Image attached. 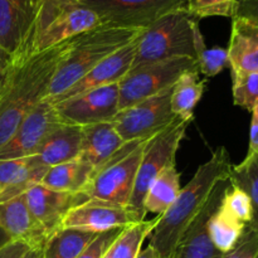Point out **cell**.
<instances>
[{"label":"cell","instance_id":"16","mask_svg":"<svg viewBox=\"0 0 258 258\" xmlns=\"http://www.w3.org/2000/svg\"><path fill=\"white\" fill-rule=\"evenodd\" d=\"M29 211L47 232L48 237L60 228L67 214L88 198L83 193L53 190L42 184L33 185L24 193Z\"/></svg>","mask_w":258,"mask_h":258},{"label":"cell","instance_id":"23","mask_svg":"<svg viewBox=\"0 0 258 258\" xmlns=\"http://www.w3.org/2000/svg\"><path fill=\"white\" fill-rule=\"evenodd\" d=\"M92 166L81 160H72L48 169L40 184L53 190L82 193L93 178Z\"/></svg>","mask_w":258,"mask_h":258},{"label":"cell","instance_id":"20","mask_svg":"<svg viewBox=\"0 0 258 258\" xmlns=\"http://www.w3.org/2000/svg\"><path fill=\"white\" fill-rule=\"evenodd\" d=\"M48 169L37 156L0 160V203L23 196L40 184Z\"/></svg>","mask_w":258,"mask_h":258},{"label":"cell","instance_id":"7","mask_svg":"<svg viewBox=\"0 0 258 258\" xmlns=\"http://www.w3.org/2000/svg\"><path fill=\"white\" fill-rule=\"evenodd\" d=\"M190 70H198L193 58H174L130 70L118 83V110L169 90L184 72Z\"/></svg>","mask_w":258,"mask_h":258},{"label":"cell","instance_id":"35","mask_svg":"<svg viewBox=\"0 0 258 258\" xmlns=\"http://www.w3.org/2000/svg\"><path fill=\"white\" fill-rule=\"evenodd\" d=\"M32 247L20 241H13L0 248V258H22Z\"/></svg>","mask_w":258,"mask_h":258},{"label":"cell","instance_id":"15","mask_svg":"<svg viewBox=\"0 0 258 258\" xmlns=\"http://www.w3.org/2000/svg\"><path fill=\"white\" fill-rule=\"evenodd\" d=\"M229 180H223L214 188L207 203L199 212L194 221L189 224L185 233L179 241L178 246L169 258H223L214 247L208 232V221L212 214L221 206L222 198L228 188Z\"/></svg>","mask_w":258,"mask_h":258},{"label":"cell","instance_id":"41","mask_svg":"<svg viewBox=\"0 0 258 258\" xmlns=\"http://www.w3.org/2000/svg\"><path fill=\"white\" fill-rule=\"evenodd\" d=\"M10 242H13L12 237H10L9 234H8L4 229H3V227L0 226V248H3L4 246H7V244L10 243Z\"/></svg>","mask_w":258,"mask_h":258},{"label":"cell","instance_id":"33","mask_svg":"<svg viewBox=\"0 0 258 258\" xmlns=\"http://www.w3.org/2000/svg\"><path fill=\"white\" fill-rule=\"evenodd\" d=\"M197 66H198L199 73L204 75L207 78L219 75L224 68L229 67L227 48H207V45H203L198 50Z\"/></svg>","mask_w":258,"mask_h":258},{"label":"cell","instance_id":"27","mask_svg":"<svg viewBox=\"0 0 258 258\" xmlns=\"http://www.w3.org/2000/svg\"><path fill=\"white\" fill-rule=\"evenodd\" d=\"M246 228V224L229 216L224 209L221 208V206L208 221L209 237L214 247L223 254L229 253L236 248Z\"/></svg>","mask_w":258,"mask_h":258},{"label":"cell","instance_id":"2","mask_svg":"<svg viewBox=\"0 0 258 258\" xmlns=\"http://www.w3.org/2000/svg\"><path fill=\"white\" fill-rule=\"evenodd\" d=\"M231 156L224 146L216 149L211 158L197 169L191 180L181 188L173 206L159 216V222L151 233L150 244L161 258H169L194 221L212 191L223 180H229Z\"/></svg>","mask_w":258,"mask_h":258},{"label":"cell","instance_id":"36","mask_svg":"<svg viewBox=\"0 0 258 258\" xmlns=\"http://www.w3.org/2000/svg\"><path fill=\"white\" fill-rule=\"evenodd\" d=\"M234 17L249 18L258 22V0H238Z\"/></svg>","mask_w":258,"mask_h":258},{"label":"cell","instance_id":"28","mask_svg":"<svg viewBox=\"0 0 258 258\" xmlns=\"http://www.w3.org/2000/svg\"><path fill=\"white\" fill-rule=\"evenodd\" d=\"M229 184L243 190L252 202V221L247 228L258 232V150L246 155L238 165H233L229 175Z\"/></svg>","mask_w":258,"mask_h":258},{"label":"cell","instance_id":"3","mask_svg":"<svg viewBox=\"0 0 258 258\" xmlns=\"http://www.w3.org/2000/svg\"><path fill=\"white\" fill-rule=\"evenodd\" d=\"M143 29L101 24L72 38L54 73L47 100L58 97L91 70L139 37Z\"/></svg>","mask_w":258,"mask_h":258},{"label":"cell","instance_id":"40","mask_svg":"<svg viewBox=\"0 0 258 258\" xmlns=\"http://www.w3.org/2000/svg\"><path fill=\"white\" fill-rule=\"evenodd\" d=\"M43 247H32L22 258H43Z\"/></svg>","mask_w":258,"mask_h":258},{"label":"cell","instance_id":"29","mask_svg":"<svg viewBox=\"0 0 258 258\" xmlns=\"http://www.w3.org/2000/svg\"><path fill=\"white\" fill-rule=\"evenodd\" d=\"M159 222V216L151 221H143L126 227L111 247V258H136L144 241L153 233Z\"/></svg>","mask_w":258,"mask_h":258},{"label":"cell","instance_id":"13","mask_svg":"<svg viewBox=\"0 0 258 258\" xmlns=\"http://www.w3.org/2000/svg\"><path fill=\"white\" fill-rule=\"evenodd\" d=\"M140 222L128 207L90 198L67 214L60 228H77L98 234Z\"/></svg>","mask_w":258,"mask_h":258},{"label":"cell","instance_id":"38","mask_svg":"<svg viewBox=\"0 0 258 258\" xmlns=\"http://www.w3.org/2000/svg\"><path fill=\"white\" fill-rule=\"evenodd\" d=\"M13 59H14V55H12L10 53H8L7 50L0 48V76L12 66Z\"/></svg>","mask_w":258,"mask_h":258},{"label":"cell","instance_id":"9","mask_svg":"<svg viewBox=\"0 0 258 258\" xmlns=\"http://www.w3.org/2000/svg\"><path fill=\"white\" fill-rule=\"evenodd\" d=\"M149 140H143L127 155L98 170L82 193L91 199L128 207L144 149Z\"/></svg>","mask_w":258,"mask_h":258},{"label":"cell","instance_id":"10","mask_svg":"<svg viewBox=\"0 0 258 258\" xmlns=\"http://www.w3.org/2000/svg\"><path fill=\"white\" fill-rule=\"evenodd\" d=\"M102 24L145 29L168 13L185 8V0H81Z\"/></svg>","mask_w":258,"mask_h":258},{"label":"cell","instance_id":"42","mask_svg":"<svg viewBox=\"0 0 258 258\" xmlns=\"http://www.w3.org/2000/svg\"><path fill=\"white\" fill-rule=\"evenodd\" d=\"M111 247H112V246H111ZM111 247H110V249H108V251L106 252L105 254H103L102 258H111Z\"/></svg>","mask_w":258,"mask_h":258},{"label":"cell","instance_id":"43","mask_svg":"<svg viewBox=\"0 0 258 258\" xmlns=\"http://www.w3.org/2000/svg\"><path fill=\"white\" fill-rule=\"evenodd\" d=\"M254 258H258V249H257V253H256V256H254Z\"/></svg>","mask_w":258,"mask_h":258},{"label":"cell","instance_id":"21","mask_svg":"<svg viewBox=\"0 0 258 258\" xmlns=\"http://www.w3.org/2000/svg\"><path fill=\"white\" fill-rule=\"evenodd\" d=\"M228 60L231 72H258V22L243 17L232 18Z\"/></svg>","mask_w":258,"mask_h":258},{"label":"cell","instance_id":"31","mask_svg":"<svg viewBox=\"0 0 258 258\" xmlns=\"http://www.w3.org/2000/svg\"><path fill=\"white\" fill-rule=\"evenodd\" d=\"M221 208L241 223L246 226L251 223L252 213H253L252 202L249 197L239 188L229 184L222 198Z\"/></svg>","mask_w":258,"mask_h":258},{"label":"cell","instance_id":"30","mask_svg":"<svg viewBox=\"0 0 258 258\" xmlns=\"http://www.w3.org/2000/svg\"><path fill=\"white\" fill-rule=\"evenodd\" d=\"M232 80L234 105L247 111L253 110L258 103V72H232Z\"/></svg>","mask_w":258,"mask_h":258},{"label":"cell","instance_id":"5","mask_svg":"<svg viewBox=\"0 0 258 258\" xmlns=\"http://www.w3.org/2000/svg\"><path fill=\"white\" fill-rule=\"evenodd\" d=\"M101 24L98 15L81 0H39L23 48L43 52Z\"/></svg>","mask_w":258,"mask_h":258},{"label":"cell","instance_id":"26","mask_svg":"<svg viewBox=\"0 0 258 258\" xmlns=\"http://www.w3.org/2000/svg\"><path fill=\"white\" fill-rule=\"evenodd\" d=\"M98 234L77 228L57 229L45 241L43 258H78Z\"/></svg>","mask_w":258,"mask_h":258},{"label":"cell","instance_id":"11","mask_svg":"<svg viewBox=\"0 0 258 258\" xmlns=\"http://www.w3.org/2000/svg\"><path fill=\"white\" fill-rule=\"evenodd\" d=\"M62 123L64 122L55 106L45 98L30 111L9 141L0 149V160L34 156L48 135Z\"/></svg>","mask_w":258,"mask_h":258},{"label":"cell","instance_id":"44","mask_svg":"<svg viewBox=\"0 0 258 258\" xmlns=\"http://www.w3.org/2000/svg\"><path fill=\"white\" fill-rule=\"evenodd\" d=\"M223 258H226V254H224V257Z\"/></svg>","mask_w":258,"mask_h":258},{"label":"cell","instance_id":"4","mask_svg":"<svg viewBox=\"0 0 258 258\" xmlns=\"http://www.w3.org/2000/svg\"><path fill=\"white\" fill-rule=\"evenodd\" d=\"M206 45L199 29V20L186 8L176 9L159 18L141 30L136 38L135 59L133 67L151 64L174 58H193Z\"/></svg>","mask_w":258,"mask_h":258},{"label":"cell","instance_id":"12","mask_svg":"<svg viewBox=\"0 0 258 258\" xmlns=\"http://www.w3.org/2000/svg\"><path fill=\"white\" fill-rule=\"evenodd\" d=\"M120 91L118 83L95 88L68 100L53 103L64 123L87 126L111 122L117 115Z\"/></svg>","mask_w":258,"mask_h":258},{"label":"cell","instance_id":"24","mask_svg":"<svg viewBox=\"0 0 258 258\" xmlns=\"http://www.w3.org/2000/svg\"><path fill=\"white\" fill-rule=\"evenodd\" d=\"M180 190V174L176 170V165H173L159 174L151 183L144 199V211L146 214L163 216L173 206Z\"/></svg>","mask_w":258,"mask_h":258},{"label":"cell","instance_id":"25","mask_svg":"<svg viewBox=\"0 0 258 258\" xmlns=\"http://www.w3.org/2000/svg\"><path fill=\"white\" fill-rule=\"evenodd\" d=\"M207 80H201L198 70L184 72L171 90V110L181 118H194V108L206 90Z\"/></svg>","mask_w":258,"mask_h":258},{"label":"cell","instance_id":"1","mask_svg":"<svg viewBox=\"0 0 258 258\" xmlns=\"http://www.w3.org/2000/svg\"><path fill=\"white\" fill-rule=\"evenodd\" d=\"M71 40L72 38L38 53L22 48L14 55L0 95V149L30 111L47 98L55 71Z\"/></svg>","mask_w":258,"mask_h":258},{"label":"cell","instance_id":"37","mask_svg":"<svg viewBox=\"0 0 258 258\" xmlns=\"http://www.w3.org/2000/svg\"><path fill=\"white\" fill-rule=\"evenodd\" d=\"M251 121V130H249V145L247 155L256 153L258 150V103L253 107Z\"/></svg>","mask_w":258,"mask_h":258},{"label":"cell","instance_id":"19","mask_svg":"<svg viewBox=\"0 0 258 258\" xmlns=\"http://www.w3.org/2000/svg\"><path fill=\"white\" fill-rule=\"evenodd\" d=\"M0 226L12 237L29 247H43L48 238L39 222L29 211L24 194L0 203Z\"/></svg>","mask_w":258,"mask_h":258},{"label":"cell","instance_id":"17","mask_svg":"<svg viewBox=\"0 0 258 258\" xmlns=\"http://www.w3.org/2000/svg\"><path fill=\"white\" fill-rule=\"evenodd\" d=\"M135 49L136 39L113 54L105 58L87 75L83 76L78 82H76L72 87L68 88L64 93L48 101H50L52 103H57L59 101L68 100V98L81 95V93L87 92V91L95 90V88L120 83V81L127 75L128 71L133 67L134 59H135Z\"/></svg>","mask_w":258,"mask_h":258},{"label":"cell","instance_id":"18","mask_svg":"<svg viewBox=\"0 0 258 258\" xmlns=\"http://www.w3.org/2000/svg\"><path fill=\"white\" fill-rule=\"evenodd\" d=\"M39 0H0V48L15 55L25 44Z\"/></svg>","mask_w":258,"mask_h":258},{"label":"cell","instance_id":"32","mask_svg":"<svg viewBox=\"0 0 258 258\" xmlns=\"http://www.w3.org/2000/svg\"><path fill=\"white\" fill-rule=\"evenodd\" d=\"M238 0H185V8L194 18H233Z\"/></svg>","mask_w":258,"mask_h":258},{"label":"cell","instance_id":"14","mask_svg":"<svg viewBox=\"0 0 258 258\" xmlns=\"http://www.w3.org/2000/svg\"><path fill=\"white\" fill-rule=\"evenodd\" d=\"M141 141L126 143L113 127L112 122L82 126V143L77 160L90 164L96 174L112 161L127 155Z\"/></svg>","mask_w":258,"mask_h":258},{"label":"cell","instance_id":"22","mask_svg":"<svg viewBox=\"0 0 258 258\" xmlns=\"http://www.w3.org/2000/svg\"><path fill=\"white\" fill-rule=\"evenodd\" d=\"M81 143L82 127L62 123L48 135L34 156H37L45 166L52 168L59 164L77 160L81 153Z\"/></svg>","mask_w":258,"mask_h":258},{"label":"cell","instance_id":"6","mask_svg":"<svg viewBox=\"0 0 258 258\" xmlns=\"http://www.w3.org/2000/svg\"><path fill=\"white\" fill-rule=\"evenodd\" d=\"M191 121L193 120L176 117L170 125L156 134L145 145L136 175L133 197L128 203V209L141 222L145 221L146 217L144 211V199L146 193L159 174L175 165L176 153Z\"/></svg>","mask_w":258,"mask_h":258},{"label":"cell","instance_id":"34","mask_svg":"<svg viewBox=\"0 0 258 258\" xmlns=\"http://www.w3.org/2000/svg\"><path fill=\"white\" fill-rule=\"evenodd\" d=\"M122 231L123 228H116L100 233L88 244L87 248L78 256V258H102L103 254L115 243Z\"/></svg>","mask_w":258,"mask_h":258},{"label":"cell","instance_id":"39","mask_svg":"<svg viewBox=\"0 0 258 258\" xmlns=\"http://www.w3.org/2000/svg\"><path fill=\"white\" fill-rule=\"evenodd\" d=\"M136 258H161V257L160 254L153 248V247L149 246L146 247L145 249H143V251H140V253H139V256Z\"/></svg>","mask_w":258,"mask_h":258},{"label":"cell","instance_id":"8","mask_svg":"<svg viewBox=\"0 0 258 258\" xmlns=\"http://www.w3.org/2000/svg\"><path fill=\"white\" fill-rule=\"evenodd\" d=\"M171 90L118 111L111 122L126 143L154 138L178 117L171 110Z\"/></svg>","mask_w":258,"mask_h":258}]
</instances>
